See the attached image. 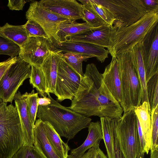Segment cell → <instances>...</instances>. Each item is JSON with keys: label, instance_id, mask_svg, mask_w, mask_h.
Masks as SVG:
<instances>
[{"label": "cell", "instance_id": "obj_10", "mask_svg": "<svg viewBox=\"0 0 158 158\" xmlns=\"http://www.w3.org/2000/svg\"><path fill=\"white\" fill-rule=\"evenodd\" d=\"M82 77L72 69L62 58L59 63L54 94L60 102L72 100L79 88Z\"/></svg>", "mask_w": 158, "mask_h": 158}, {"label": "cell", "instance_id": "obj_36", "mask_svg": "<svg viewBox=\"0 0 158 158\" xmlns=\"http://www.w3.org/2000/svg\"><path fill=\"white\" fill-rule=\"evenodd\" d=\"M83 14V20L92 27H98L107 24L103 19L96 16L84 7Z\"/></svg>", "mask_w": 158, "mask_h": 158}, {"label": "cell", "instance_id": "obj_1", "mask_svg": "<svg viewBox=\"0 0 158 158\" xmlns=\"http://www.w3.org/2000/svg\"><path fill=\"white\" fill-rule=\"evenodd\" d=\"M71 101L69 109L88 117L95 116L119 119L123 112L93 63L86 65L84 77Z\"/></svg>", "mask_w": 158, "mask_h": 158}, {"label": "cell", "instance_id": "obj_37", "mask_svg": "<svg viewBox=\"0 0 158 158\" xmlns=\"http://www.w3.org/2000/svg\"><path fill=\"white\" fill-rule=\"evenodd\" d=\"M146 12L158 11V0H141Z\"/></svg>", "mask_w": 158, "mask_h": 158}, {"label": "cell", "instance_id": "obj_15", "mask_svg": "<svg viewBox=\"0 0 158 158\" xmlns=\"http://www.w3.org/2000/svg\"><path fill=\"white\" fill-rule=\"evenodd\" d=\"M111 31V26L106 24L83 33L68 37L65 41L85 42L107 48Z\"/></svg>", "mask_w": 158, "mask_h": 158}, {"label": "cell", "instance_id": "obj_19", "mask_svg": "<svg viewBox=\"0 0 158 158\" xmlns=\"http://www.w3.org/2000/svg\"><path fill=\"white\" fill-rule=\"evenodd\" d=\"M138 120L144 142V153L147 154L151 147L152 133L151 110L148 102H143L134 109Z\"/></svg>", "mask_w": 158, "mask_h": 158}, {"label": "cell", "instance_id": "obj_6", "mask_svg": "<svg viewBox=\"0 0 158 158\" xmlns=\"http://www.w3.org/2000/svg\"><path fill=\"white\" fill-rule=\"evenodd\" d=\"M115 131L120 148L125 158H136L141 151L137 117L134 109L115 118Z\"/></svg>", "mask_w": 158, "mask_h": 158}, {"label": "cell", "instance_id": "obj_20", "mask_svg": "<svg viewBox=\"0 0 158 158\" xmlns=\"http://www.w3.org/2000/svg\"><path fill=\"white\" fill-rule=\"evenodd\" d=\"M33 146L45 158H60L47 139L44 122L38 118L35 120L33 129Z\"/></svg>", "mask_w": 158, "mask_h": 158}, {"label": "cell", "instance_id": "obj_47", "mask_svg": "<svg viewBox=\"0 0 158 158\" xmlns=\"http://www.w3.org/2000/svg\"></svg>", "mask_w": 158, "mask_h": 158}, {"label": "cell", "instance_id": "obj_38", "mask_svg": "<svg viewBox=\"0 0 158 158\" xmlns=\"http://www.w3.org/2000/svg\"><path fill=\"white\" fill-rule=\"evenodd\" d=\"M17 56L9 58L6 60L0 62V81L9 67L15 62Z\"/></svg>", "mask_w": 158, "mask_h": 158}, {"label": "cell", "instance_id": "obj_28", "mask_svg": "<svg viewBox=\"0 0 158 158\" xmlns=\"http://www.w3.org/2000/svg\"><path fill=\"white\" fill-rule=\"evenodd\" d=\"M30 83L35 88L43 97L48 92L46 79L40 67L31 65V72L29 80Z\"/></svg>", "mask_w": 158, "mask_h": 158}, {"label": "cell", "instance_id": "obj_40", "mask_svg": "<svg viewBox=\"0 0 158 158\" xmlns=\"http://www.w3.org/2000/svg\"><path fill=\"white\" fill-rule=\"evenodd\" d=\"M27 1L20 0H9L7 6L12 10H22L25 4Z\"/></svg>", "mask_w": 158, "mask_h": 158}, {"label": "cell", "instance_id": "obj_16", "mask_svg": "<svg viewBox=\"0 0 158 158\" xmlns=\"http://www.w3.org/2000/svg\"><path fill=\"white\" fill-rule=\"evenodd\" d=\"M14 100L20 118L23 138V145H33V127L30 122L27 109L25 93L22 94L18 91Z\"/></svg>", "mask_w": 158, "mask_h": 158}, {"label": "cell", "instance_id": "obj_2", "mask_svg": "<svg viewBox=\"0 0 158 158\" xmlns=\"http://www.w3.org/2000/svg\"><path fill=\"white\" fill-rule=\"evenodd\" d=\"M51 100L50 104L38 106L36 117L48 122L61 136L68 140L73 139L83 129L88 127L91 119L65 107L47 93Z\"/></svg>", "mask_w": 158, "mask_h": 158}, {"label": "cell", "instance_id": "obj_12", "mask_svg": "<svg viewBox=\"0 0 158 158\" xmlns=\"http://www.w3.org/2000/svg\"><path fill=\"white\" fill-rule=\"evenodd\" d=\"M49 40L51 51L92 56L101 63L104 62L109 54L108 50L104 48L89 43L67 41L59 42L53 39Z\"/></svg>", "mask_w": 158, "mask_h": 158}, {"label": "cell", "instance_id": "obj_39", "mask_svg": "<svg viewBox=\"0 0 158 158\" xmlns=\"http://www.w3.org/2000/svg\"><path fill=\"white\" fill-rule=\"evenodd\" d=\"M113 136L114 158H125L120 148L116 136L115 131V118H114V123L113 129Z\"/></svg>", "mask_w": 158, "mask_h": 158}, {"label": "cell", "instance_id": "obj_33", "mask_svg": "<svg viewBox=\"0 0 158 158\" xmlns=\"http://www.w3.org/2000/svg\"><path fill=\"white\" fill-rule=\"evenodd\" d=\"M12 158H45L33 145H23Z\"/></svg>", "mask_w": 158, "mask_h": 158}, {"label": "cell", "instance_id": "obj_3", "mask_svg": "<svg viewBox=\"0 0 158 158\" xmlns=\"http://www.w3.org/2000/svg\"><path fill=\"white\" fill-rule=\"evenodd\" d=\"M158 11L146 13L136 22L126 27H111L107 49L112 56L131 50L142 41L146 35L158 24Z\"/></svg>", "mask_w": 158, "mask_h": 158}, {"label": "cell", "instance_id": "obj_35", "mask_svg": "<svg viewBox=\"0 0 158 158\" xmlns=\"http://www.w3.org/2000/svg\"><path fill=\"white\" fill-rule=\"evenodd\" d=\"M152 142L151 149L158 148V106L151 112Z\"/></svg>", "mask_w": 158, "mask_h": 158}, {"label": "cell", "instance_id": "obj_42", "mask_svg": "<svg viewBox=\"0 0 158 158\" xmlns=\"http://www.w3.org/2000/svg\"><path fill=\"white\" fill-rule=\"evenodd\" d=\"M138 134L139 137L141 151L144 153V142L140 126L137 118Z\"/></svg>", "mask_w": 158, "mask_h": 158}, {"label": "cell", "instance_id": "obj_29", "mask_svg": "<svg viewBox=\"0 0 158 158\" xmlns=\"http://www.w3.org/2000/svg\"><path fill=\"white\" fill-rule=\"evenodd\" d=\"M92 57L94 56L72 52L62 53V58L72 69L82 77L84 76L82 70L83 61Z\"/></svg>", "mask_w": 158, "mask_h": 158}, {"label": "cell", "instance_id": "obj_25", "mask_svg": "<svg viewBox=\"0 0 158 158\" xmlns=\"http://www.w3.org/2000/svg\"><path fill=\"white\" fill-rule=\"evenodd\" d=\"M0 34L16 44L20 48L29 37L24 25H13L7 23L0 27Z\"/></svg>", "mask_w": 158, "mask_h": 158}, {"label": "cell", "instance_id": "obj_24", "mask_svg": "<svg viewBox=\"0 0 158 158\" xmlns=\"http://www.w3.org/2000/svg\"><path fill=\"white\" fill-rule=\"evenodd\" d=\"M45 131L48 141L60 158H67L70 148L67 143L61 139L60 136L53 127L47 122H44Z\"/></svg>", "mask_w": 158, "mask_h": 158}, {"label": "cell", "instance_id": "obj_26", "mask_svg": "<svg viewBox=\"0 0 158 158\" xmlns=\"http://www.w3.org/2000/svg\"><path fill=\"white\" fill-rule=\"evenodd\" d=\"M103 139L106 149L108 158H114L113 129L114 118L107 117H100Z\"/></svg>", "mask_w": 158, "mask_h": 158}, {"label": "cell", "instance_id": "obj_8", "mask_svg": "<svg viewBox=\"0 0 158 158\" xmlns=\"http://www.w3.org/2000/svg\"><path fill=\"white\" fill-rule=\"evenodd\" d=\"M31 72V65L17 56L0 81V99L11 103L19 88L30 78Z\"/></svg>", "mask_w": 158, "mask_h": 158}, {"label": "cell", "instance_id": "obj_4", "mask_svg": "<svg viewBox=\"0 0 158 158\" xmlns=\"http://www.w3.org/2000/svg\"><path fill=\"white\" fill-rule=\"evenodd\" d=\"M23 145L20 120L16 107L0 99V158H12Z\"/></svg>", "mask_w": 158, "mask_h": 158}, {"label": "cell", "instance_id": "obj_31", "mask_svg": "<svg viewBox=\"0 0 158 158\" xmlns=\"http://www.w3.org/2000/svg\"><path fill=\"white\" fill-rule=\"evenodd\" d=\"M27 109L32 126L34 127L36 117L38 105L37 99L39 98L38 93H35L32 90L30 93L26 92Z\"/></svg>", "mask_w": 158, "mask_h": 158}, {"label": "cell", "instance_id": "obj_11", "mask_svg": "<svg viewBox=\"0 0 158 158\" xmlns=\"http://www.w3.org/2000/svg\"><path fill=\"white\" fill-rule=\"evenodd\" d=\"M49 39L29 37L20 47L19 56L31 65L40 67L51 51Z\"/></svg>", "mask_w": 158, "mask_h": 158}, {"label": "cell", "instance_id": "obj_46", "mask_svg": "<svg viewBox=\"0 0 158 158\" xmlns=\"http://www.w3.org/2000/svg\"><path fill=\"white\" fill-rule=\"evenodd\" d=\"M142 158L139 157V158Z\"/></svg>", "mask_w": 158, "mask_h": 158}, {"label": "cell", "instance_id": "obj_7", "mask_svg": "<svg viewBox=\"0 0 158 158\" xmlns=\"http://www.w3.org/2000/svg\"><path fill=\"white\" fill-rule=\"evenodd\" d=\"M107 9L115 19L114 26H129L146 13L141 0H94Z\"/></svg>", "mask_w": 158, "mask_h": 158}, {"label": "cell", "instance_id": "obj_18", "mask_svg": "<svg viewBox=\"0 0 158 158\" xmlns=\"http://www.w3.org/2000/svg\"><path fill=\"white\" fill-rule=\"evenodd\" d=\"M62 53L59 51H51L40 66L44 75L48 92L49 93L55 94L57 68L62 58Z\"/></svg>", "mask_w": 158, "mask_h": 158}, {"label": "cell", "instance_id": "obj_21", "mask_svg": "<svg viewBox=\"0 0 158 158\" xmlns=\"http://www.w3.org/2000/svg\"><path fill=\"white\" fill-rule=\"evenodd\" d=\"M87 136L80 146L72 149L70 154L74 156H79L84 154L86 151L94 147L103 139V135L101 122H91L88 127Z\"/></svg>", "mask_w": 158, "mask_h": 158}, {"label": "cell", "instance_id": "obj_27", "mask_svg": "<svg viewBox=\"0 0 158 158\" xmlns=\"http://www.w3.org/2000/svg\"><path fill=\"white\" fill-rule=\"evenodd\" d=\"M83 6L100 18L111 27L115 19L112 15L106 8L95 2L94 0H79Z\"/></svg>", "mask_w": 158, "mask_h": 158}, {"label": "cell", "instance_id": "obj_23", "mask_svg": "<svg viewBox=\"0 0 158 158\" xmlns=\"http://www.w3.org/2000/svg\"><path fill=\"white\" fill-rule=\"evenodd\" d=\"M97 27H92L86 22L78 23L75 21L61 23L57 27V41H64L68 37L83 33Z\"/></svg>", "mask_w": 158, "mask_h": 158}, {"label": "cell", "instance_id": "obj_22", "mask_svg": "<svg viewBox=\"0 0 158 158\" xmlns=\"http://www.w3.org/2000/svg\"><path fill=\"white\" fill-rule=\"evenodd\" d=\"M131 55L134 66L138 75L142 90L141 102H148L147 96L145 73L142 57V42L135 46L130 50Z\"/></svg>", "mask_w": 158, "mask_h": 158}, {"label": "cell", "instance_id": "obj_43", "mask_svg": "<svg viewBox=\"0 0 158 158\" xmlns=\"http://www.w3.org/2000/svg\"><path fill=\"white\" fill-rule=\"evenodd\" d=\"M37 101L38 106H47L50 104L51 102L50 99L46 96L43 98H38Z\"/></svg>", "mask_w": 158, "mask_h": 158}, {"label": "cell", "instance_id": "obj_30", "mask_svg": "<svg viewBox=\"0 0 158 158\" xmlns=\"http://www.w3.org/2000/svg\"><path fill=\"white\" fill-rule=\"evenodd\" d=\"M148 102L151 111L158 106V73L146 82Z\"/></svg>", "mask_w": 158, "mask_h": 158}, {"label": "cell", "instance_id": "obj_32", "mask_svg": "<svg viewBox=\"0 0 158 158\" xmlns=\"http://www.w3.org/2000/svg\"><path fill=\"white\" fill-rule=\"evenodd\" d=\"M20 47L0 34V55H6L13 58L19 55Z\"/></svg>", "mask_w": 158, "mask_h": 158}, {"label": "cell", "instance_id": "obj_14", "mask_svg": "<svg viewBox=\"0 0 158 158\" xmlns=\"http://www.w3.org/2000/svg\"><path fill=\"white\" fill-rule=\"evenodd\" d=\"M50 11L74 21L83 19V6L75 0H42L38 1Z\"/></svg>", "mask_w": 158, "mask_h": 158}, {"label": "cell", "instance_id": "obj_41", "mask_svg": "<svg viewBox=\"0 0 158 158\" xmlns=\"http://www.w3.org/2000/svg\"><path fill=\"white\" fill-rule=\"evenodd\" d=\"M67 158H95L94 148L93 147L83 155L79 156H74L70 154Z\"/></svg>", "mask_w": 158, "mask_h": 158}, {"label": "cell", "instance_id": "obj_5", "mask_svg": "<svg viewBox=\"0 0 158 158\" xmlns=\"http://www.w3.org/2000/svg\"><path fill=\"white\" fill-rule=\"evenodd\" d=\"M116 57L121 81L120 105L125 112L141 104L142 90L138 75L132 62L130 50Z\"/></svg>", "mask_w": 158, "mask_h": 158}, {"label": "cell", "instance_id": "obj_34", "mask_svg": "<svg viewBox=\"0 0 158 158\" xmlns=\"http://www.w3.org/2000/svg\"><path fill=\"white\" fill-rule=\"evenodd\" d=\"M24 25L29 37H39L49 39L43 28L36 22L32 20H28Z\"/></svg>", "mask_w": 158, "mask_h": 158}, {"label": "cell", "instance_id": "obj_45", "mask_svg": "<svg viewBox=\"0 0 158 158\" xmlns=\"http://www.w3.org/2000/svg\"><path fill=\"white\" fill-rule=\"evenodd\" d=\"M150 151V158H158V148L151 149Z\"/></svg>", "mask_w": 158, "mask_h": 158}, {"label": "cell", "instance_id": "obj_17", "mask_svg": "<svg viewBox=\"0 0 158 158\" xmlns=\"http://www.w3.org/2000/svg\"><path fill=\"white\" fill-rule=\"evenodd\" d=\"M110 64L102 74L103 81L114 98L120 104L121 100V86L118 61L113 56Z\"/></svg>", "mask_w": 158, "mask_h": 158}, {"label": "cell", "instance_id": "obj_13", "mask_svg": "<svg viewBox=\"0 0 158 158\" xmlns=\"http://www.w3.org/2000/svg\"><path fill=\"white\" fill-rule=\"evenodd\" d=\"M142 57L146 82L158 73V24L146 35L142 41Z\"/></svg>", "mask_w": 158, "mask_h": 158}, {"label": "cell", "instance_id": "obj_9", "mask_svg": "<svg viewBox=\"0 0 158 158\" xmlns=\"http://www.w3.org/2000/svg\"><path fill=\"white\" fill-rule=\"evenodd\" d=\"M27 20H33L40 24L49 39L57 41L56 33L58 25L73 20L55 13L40 5L38 1L31 2L26 13Z\"/></svg>", "mask_w": 158, "mask_h": 158}, {"label": "cell", "instance_id": "obj_44", "mask_svg": "<svg viewBox=\"0 0 158 158\" xmlns=\"http://www.w3.org/2000/svg\"><path fill=\"white\" fill-rule=\"evenodd\" d=\"M94 148L95 158H107V157L99 147V144L94 147Z\"/></svg>", "mask_w": 158, "mask_h": 158}]
</instances>
